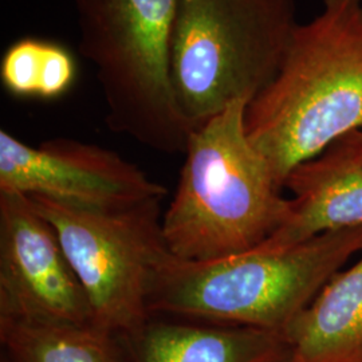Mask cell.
I'll return each mask as SVG.
<instances>
[{
	"label": "cell",
	"instance_id": "6",
	"mask_svg": "<svg viewBox=\"0 0 362 362\" xmlns=\"http://www.w3.org/2000/svg\"><path fill=\"white\" fill-rule=\"evenodd\" d=\"M50 221L91 310V325L117 336L151 317L149 287L169 254L163 233V197L118 207H79L28 196Z\"/></svg>",
	"mask_w": 362,
	"mask_h": 362
},
{
	"label": "cell",
	"instance_id": "9",
	"mask_svg": "<svg viewBox=\"0 0 362 362\" xmlns=\"http://www.w3.org/2000/svg\"><path fill=\"white\" fill-rule=\"evenodd\" d=\"M119 339L129 362H290L286 333L151 315Z\"/></svg>",
	"mask_w": 362,
	"mask_h": 362
},
{
	"label": "cell",
	"instance_id": "2",
	"mask_svg": "<svg viewBox=\"0 0 362 362\" xmlns=\"http://www.w3.org/2000/svg\"><path fill=\"white\" fill-rule=\"evenodd\" d=\"M362 254V227L286 248L194 262L168 254L156 266L151 315L286 333L324 286Z\"/></svg>",
	"mask_w": 362,
	"mask_h": 362
},
{
	"label": "cell",
	"instance_id": "3",
	"mask_svg": "<svg viewBox=\"0 0 362 362\" xmlns=\"http://www.w3.org/2000/svg\"><path fill=\"white\" fill-rule=\"evenodd\" d=\"M248 100H238L192 132L163 233L169 254L204 262L263 245L288 218L267 160L246 133Z\"/></svg>",
	"mask_w": 362,
	"mask_h": 362
},
{
	"label": "cell",
	"instance_id": "5",
	"mask_svg": "<svg viewBox=\"0 0 362 362\" xmlns=\"http://www.w3.org/2000/svg\"><path fill=\"white\" fill-rule=\"evenodd\" d=\"M296 15V0H179L170 82L194 129L272 83Z\"/></svg>",
	"mask_w": 362,
	"mask_h": 362
},
{
	"label": "cell",
	"instance_id": "12",
	"mask_svg": "<svg viewBox=\"0 0 362 362\" xmlns=\"http://www.w3.org/2000/svg\"><path fill=\"white\" fill-rule=\"evenodd\" d=\"M6 362H129L117 334L93 325L0 317Z\"/></svg>",
	"mask_w": 362,
	"mask_h": 362
},
{
	"label": "cell",
	"instance_id": "10",
	"mask_svg": "<svg viewBox=\"0 0 362 362\" xmlns=\"http://www.w3.org/2000/svg\"><path fill=\"white\" fill-rule=\"evenodd\" d=\"M290 214L258 248L275 250L318 235L362 227V165L329 148L294 169L286 179Z\"/></svg>",
	"mask_w": 362,
	"mask_h": 362
},
{
	"label": "cell",
	"instance_id": "7",
	"mask_svg": "<svg viewBox=\"0 0 362 362\" xmlns=\"http://www.w3.org/2000/svg\"><path fill=\"white\" fill-rule=\"evenodd\" d=\"M0 317L91 325L57 231L27 194L13 191H0Z\"/></svg>",
	"mask_w": 362,
	"mask_h": 362
},
{
	"label": "cell",
	"instance_id": "4",
	"mask_svg": "<svg viewBox=\"0 0 362 362\" xmlns=\"http://www.w3.org/2000/svg\"><path fill=\"white\" fill-rule=\"evenodd\" d=\"M79 52L97 67L109 128L167 155L185 153L194 125L170 82L179 0H76Z\"/></svg>",
	"mask_w": 362,
	"mask_h": 362
},
{
	"label": "cell",
	"instance_id": "11",
	"mask_svg": "<svg viewBox=\"0 0 362 362\" xmlns=\"http://www.w3.org/2000/svg\"><path fill=\"white\" fill-rule=\"evenodd\" d=\"M290 362H362V254L286 332Z\"/></svg>",
	"mask_w": 362,
	"mask_h": 362
},
{
	"label": "cell",
	"instance_id": "8",
	"mask_svg": "<svg viewBox=\"0 0 362 362\" xmlns=\"http://www.w3.org/2000/svg\"><path fill=\"white\" fill-rule=\"evenodd\" d=\"M0 191L79 207H118L168 191L136 164L94 144L52 139L28 145L0 130Z\"/></svg>",
	"mask_w": 362,
	"mask_h": 362
},
{
	"label": "cell",
	"instance_id": "1",
	"mask_svg": "<svg viewBox=\"0 0 362 362\" xmlns=\"http://www.w3.org/2000/svg\"><path fill=\"white\" fill-rule=\"evenodd\" d=\"M278 74L247 105L246 133L284 189L288 175L362 128V0H322Z\"/></svg>",
	"mask_w": 362,
	"mask_h": 362
},
{
	"label": "cell",
	"instance_id": "14",
	"mask_svg": "<svg viewBox=\"0 0 362 362\" xmlns=\"http://www.w3.org/2000/svg\"><path fill=\"white\" fill-rule=\"evenodd\" d=\"M338 153L345 156L350 161L362 165V128L354 130L332 145Z\"/></svg>",
	"mask_w": 362,
	"mask_h": 362
},
{
	"label": "cell",
	"instance_id": "13",
	"mask_svg": "<svg viewBox=\"0 0 362 362\" xmlns=\"http://www.w3.org/2000/svg\"><path fill=\"white\" fill-rule=\"evenodd\" d=\"M49 43L50 40L23 38L7 49L0 65V78L6 90L15 97L40 98Z\"/></svg>",
	"mask_w": 362,
	"mask_h": 362
}]
</instances>
